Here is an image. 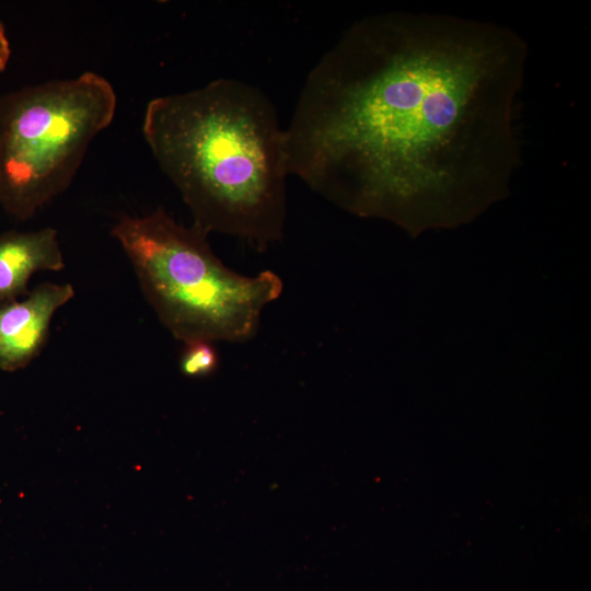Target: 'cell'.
I'll return each instance as SVG.
<instances>
[{"label":"cell","instance_id":"cell-8","mask_svg":"<svg viewBox=\"0 0 591 591\" xmlns=\"http://www.w3.org/2000/svg\"><path fill=\"white\" fill-rule=\"evenodd\" d=\"M11 56V46L3 23L0 22V73L7 68Z\"/></svg>","mask_w":591,"mask_h":591},{"label":"cell","instance_id":"cell-1","mask_svg":"<svg viewBox=\"0 0 591 591\" xmlns=\"http://www.w3.org/2000/svg\"><path fill=\"white\" fill-rule=\"evenodd\" d=\"M526 46L452 15L352 24L310 71L286 131L289 174L412 236L456 228L507 197Z\"/></svg>","mask_w":591,"mask_h":591},{"label":"cell","instance_id":"cell-6","mask_svg":"<svg viewBox=\"0 0 591 591\" xmlns=\"http://www.w3.org/2000/svg\"><path fill=\"white\" fill-rule=\"evenodd\" d=\"M65 267L58 232L53 228L0 234V304L25 296L35 273Z\"/></svg>","mask_w":591,"mask_h":591},{"label":"cell","instance_id":"cell-3","mask_svg":"<svg viewBox=\"0 0 591 591\" xmlns=\"http://www.w3.org/2000/svg\"><path fill=\"white\" fill-rule=\"evenodd\" d=\"M111 234L160 322L186 345L251 339L263 310L283 289L271 270L253 277L231 270L213 254L206 232L177 223L162 208L120 218Z\"/></svg>","mask_w":591,"mask_h":591},{"label":"cell","instance_id":"cell-4","mask_svg":"<svg viewBox=\"0 0 591 591\" xmlns=\"http://www.w3.org/2000/svg\"><path fill=\"white\" fill-rule=\"evenodd\" d=\"M117 96L85 71L0 96V204L26 220L73 181L94 138L114 119Z\"/></svg>","mask_w":591,"mask_h":591},{"label":"cell","instance_id":"cell-7","mask_svg":"<svg viewBox=\"0 0 591 591\" xmlns=\"http://www.w3.org/2000/svg\"><path fill=\"white\" fill-rule=\"evenodd\" d=\"M218 364V355L211 343L187 344L181 360V370L188 376H202L211 373Z\"/></svg>","mask_w":591,"mask_h":591},{"label":"cell","instance_id":"cell-2","mask_svg":"<svg viewBox=\"0 0 591 591\" xmlns=\"http://www.w3.org/2000/svg\"><path fill=\"white\" fill-rule=\"evenodd\" d=\"M142 134L194 225L259 248L281 239L289 175L286 131L259 89L223 78L154 97L146 106Z\"/></svg>","mask_w":591,"mask_h":591},{"label":"cell","instance_id":"cell-5","mask_svg":"<svg viewBox=\"0 0 591 591\" xmlns=\"http://www.w3.org/2000/svg\"><path fill=\"white\" fill-rule=\"evenodd\" d=\"M73 297L70 283L44 282L23 299L0 304V369L26 367L43 348L55 313Z\"/></svg>","mask_w":591,"mask_h":591}]
</instances>
